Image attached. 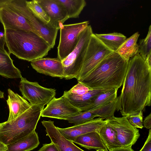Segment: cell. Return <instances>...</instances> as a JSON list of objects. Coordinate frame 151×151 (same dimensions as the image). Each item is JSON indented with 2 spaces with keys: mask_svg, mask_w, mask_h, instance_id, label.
<instances>
[{
  "mask_svg": "<svg viewBox=\"0 0 151 151\" xmlns=\"http://www.w3.org/2000/svg\"><path fill=\"white\" fill-rule=\"evenodd\" d=\"M138 47V53L146 60L148 55L151 53V26L149 27L146 37L140 40Z\"/></svg>",
  "mask_w": 151,
  "mask_h": 151,
  "instance_id": "29",
  "label": "cell"
},
{
  "mask_svg": "<svg viewBox=\"0 0 151 151\" xmlns=\"http://www.w3.org/2000/svg\"><path fill=\"white\" fill-rule=\"evenodd\" d=\"M73 142L88 150L108 151L101 140L99 133L97 132H92L80 135L77 137Z\"/></svg>",
  "mask_w": 151,
  "mask_h": 151,
  "instance_id": "18",
  "label": "cell"
},
{
  "mask_svg": "<svg viewBox=\"0 0 151 151\" xmlns=\"http://www.w3.org/2000/svg\"><path fill=\"white\" fill-rule=\"evenodd\" d=\"M27 7L37 17L45 24H47L50 19L36 0L25 1Z\"/></svg>",
  "mask_w": 151,
  "mask_h": 151,
  "instance_id": "28",
  "label": "cell"
},
{
  "mask_svg": "<svg viewBox=\"0 0 151 151\" xmlns=\"http://www.w3.org/2000/svg\"><path fill=\"white\" fill-rule=\"evenodd\" d=\"M128 60L113 52L78 83L90 89H111L122 85L128 68Z\"/></svg>",
  "mask_w": 151,
  "mask_h": 151,
  "instance_id": "2",
  "label": "cell"
},
{
  "mask_svg": "<svg viewBox=\"0 0 151 151\" xmlns=\"http://www.w3.org/2000/svg\"><path fill=\"white\" fill-rule=\"evenodd\" d=\"M99 133L104 145L109 151L121 147L117 141L116 131L107 123L101 129Z\"/></svg>",
  "mask_w": 151,
  "mask_h": 151,
  "instance_id": "25",
  "label": "cell"
},
{
  "mask_svg": "<svg viewBox=\"0 0 151 151\" xmlns=\"http://www.w3.org/2000/svg\"><path fill=\"white\" fill-rule=\"evenodd\" d=\"M50 19L49 22L59 29L69 18L64 6L57 0H36Z\"/></svg>",
  "mask_w": 151,
  "mask_h": 151,
  "instance_id": "14",
  "label": "cell"
},
{
  "mask_svg": "<svg viewBox=\"0 0 151 151\" xmlns=\"http://www.w3.org/2000/svg\"><path fill=\"white\" fill-rule=\"evenodd\" d=\"M0 75L6 78H20L21 72L13 63L10 54L0 49Z\"/></svg>",
  "mask_w": 151,
  "mask_h": 151,
  "instance_id": "19",
  "label": "cell"
},
{
  "mask_svg": "<svg viewBox=\"0 0 151 151\" xmlns=\"http://www.w3.org/2000/svg\"><path fill=\"white\" fill-rule=\"evenodd\" d=\"M7 149V146L0 140V151H5Z\"/></svg>",
  "mask_w": 151,
  "mask_h": 151,
  "instance_id": "38",
  "label": "cell"
},
{
  "mask_svg": "<svg viewBox=\"0 0 151 151\" xmlns=\"http://www.w3.org/2000/svg\"><path fill=\"white\" fill-rule=\"evenodd\" d=\"M145 60L149 66L151 67V53L148 55Z\"/></svg>",
  "mask_w": 151,
  "mask_h": 151,
  "instance_id": "40",
  "label": "cell"
},
{
  "mask_svg": "<svg viewBox=\"0 0 151 151\" xmlns=\"http://www.w3.org/2000/svg\"><path fill=\"white\" fill-rule=\"evenodd\" d=\"M139 151H151V129H150L147 138L141 149Z\"/></svg>",
  "mask_w": 151,
  "mask_h": 151,
  "instance_id": "34",
  "label": "cell"
},
{
  "mask_svg": "<svg viewBox=\"0 0 151 151\" xmlns=\"http://www.w3.org/2000/svg\"><path fill=\"white\" fill-rule=\"evenodd\" d=\"M143 124L145 127L147 129H150L151 127V113L145 118Z\"/></svg>",
  "mask_w": 151,
  "mask_h": 151,
  "instance_id": "35",
  "label": "cell"
},
{
  "mask_svg": "<svg viewBox=\"0 0 151 151\" xmlns=\"http://www.w3.org/2000/svg\"><path fill=\"white\" fill-rule=\"evenodd\" d=\"M10 0H0V8L8 3Z\"/></svg>",
  "mask_w": 151,
  "mask_h": 151,
  "instance_id": "39",
  "label": "cell"
},
{
  "mask_svg": "<svg viewBox=\"0 0 151 151\" xmlns=\"http://www.w3.org/2000/svg\"><path fill=\"white\" fill-rule=\"evenodd\" d=\"M38 151H59L55 145L52 142L49 144H43Z\"/></svg>",
  "mask_w": 151,
  "mask_h": 151,
  "instance_id": "33",
  "label": "cell"
},
{
  "mask_svg": "<svg viewBox=\"0 0 151 151\" xmlns=\"http://www.w3.org/2000/svg\"><path fill=\"white\" fill-rule=\"evenodd\" d=\"M106 120L99 117L85 123L64 128L57 127L61 134L72 142L78 137L92 132L99 133L101 129L107 124Z\"/></svg>",
  "mask_w": 151,
  "mask_h": 151,
  "instance_id": "13",
  "label": "cell"
},
{
  "mask_svg": "<svg viewBox=\"0 0 151 151\" xmlns=\"http://www.w3.org/2000/svg\"><path fill=\"white\" fill-rule=\"evenodd\" d=\"M139 36V32H137L126 39L116 52L124 59L129 60L138 53L137 42Z\"/></svg>",
  "mask_w": 151,
  "mask_h": 151,
  "instance_id": "22",
  "label": "cell"
},
{
  "mask_svg": "<svg viewBox=\"0 0 151 151\" xmlns=\"http://www.w3.org/2000/svg\"><path fill=\"white\" fill-rule=\"evenodd\" d=\"M113 52L93 33L88 45L77 81L86 76L102 60Z\"/></svg>",
  "mask_w": 151,
  "mask_h": 151,
  "instance_id": "7",
  "label": "cell"
},
{
  "mask_svg": "<svg viewBox=\"0 0 151 151\" xmlns=\"http://www.w3.org/2000/svg\"><path fill=\"white\" fill-rule=\"evenodd\" d=\"M142 112L140 111L138 113L130 115L127 117L130 123L136 128L142 129L143 127Z\"/></svg>",
  "mask_w": 151,
  "mask_h": 151,
  "instance_id": "31",
  "label": "cell"
},
{
  "mask_svg": "<svg viewBox=\"0 0 151 151\" xmlns=\"http://www.w3.org/2000/svg\"><path fill=\"white\" fill-rule=\"evenodd\" d=\"M95 34L105 46L113 52H116L127 39L124 35L117 32Z\"/></svg>",
  "mask_w": 151,
  "mask_h": 151,
  "instance_id": "24",
  "label": "cell"
},
{
  "mask_svg": "<svg viewBox=\"0 0 151 151\" xmlns=\"http://www.w3.org/2000/svg\"><path fill=\"white\" fill-rule=\"evenodd\" d=\"M96 117V116L91 111H84L69 117L66 120L70 123L77 125L85 123Z\"/></svg>",
  "mask_w": 151,
  "mask_h": 151,
  "instance_id": "30",
  "label": "cell"
},
{
  "mask_svg": "<svg viewBox=\"0 0 151 151\" xmlns=\"http://www.w3.org/2000/svg\"><path fill=\"white\" fill-rule=\"evenodd\" d=\"M32 68L37 72L52 77L64 78L62 61L58 58H42L31 62Z\"/></svg>",
  "mask_w": 151,
  "mask_h": 151,
  "instance_id": "15",
  "label": "cell"
},
{
  "mask_svg": "<svg viewBox=\"0 0 151 151\" xmlns=\"http://www.w3.org/2000/svg\"><path fill=\"white\" fill-rule=\"evenodd\" d=\"M1 123H0V126L1 125Z\"/></svg>",
  "mask_w": 151,
  "mask_h": 151,
  "instance_id": "43",
  "label": "cell"
},
{
  "mask_svg": "<svg viewBox=\"0 0 151 151\" xmlns=\"http://www.w3.org/2000/svg\"><path fill=\"white\" fill-rule=\"evenodd\" d=\"M20 78L19 90L23 97L28 100L31 105H45L55 97L56 94L55 89L43 87L37 82L29 81L22 76Z\"/></svg>",
  "mask_w": 151,
  "mask_h": 151,
  "instance_id": "9",
  "label": "cell"
},
{
  "mask_svg": "<svg viewBox=\"0 0 151 151\" xmlns=\"http://www.w3.org/2000/svg\"><path fill=\"white\" fill-rule=\"evenodd\" d=\"M40 142L37 133L34 131L16 141L7 145L5 151H30L38 147Z\"/></svg>",
  "mask_w": 151,
  "mask_h": 151,
  "instance_id": "20",
  "label": "cell"
},
{
  "mask_svg": "<svg viewBox=\"0 0 151 151\" xmlns=\"http://www.w3.org/2000/svg\"><path fill=\"white\" fill-rule=\"evenodd\" d=\"M4 93L3 92L0 91V98H4Z\"/></svg>",
  "mask_w": 151,
  "mask_h": 151,
  "instance_id": "41",
  "label": "cell"
},
{
  "mask_svg": "<svg viewBox=\"0 0 151 151\" xmlns=\"http://www.w3.org/2000/svg\"><path fill=\"white\" fill-rule=\"evenodd\" d=\"M8 99L6 101L9 112L7 121H10L23 113L32 105L23 97L14 93L10 89H8Z\"/></svg>",
  "mask_w": 151,
  "mask_h": 151,
  "instance_id": "17",
  "label": "cell"
},
{
  "mask_svg": "<svg viewBox=\"0 0 151 151\" xmlns=\"http://www.w3.org/2000/svg\"><path fill=\"white\" fill-rule=\"evenodd\" d=\"M47 105L42 112V117L67 120L81 112L70 103L64 94L59 98L54 97Z\"/></svg>",
  "mask_w": 151,
  "mask_h": 151,
  "instance_id": "11",
  "label": "cell"
},
{
  "mask_svg": "<svg viewBox=\"0 0 151 151\" xmlns=\"http://www.w3.org/2000/svg\"><path fill=\"white\" fill-rule=\"evenodd\" d=\"M25 0H10L7 4L15 9L25 19L35 32L44 39L51 48L55 45L59 29L49 23L45 24L36 17L27 7Z\"/></svg>",
  "mask_w": 151,
  "mask_h": 151,
  "instance_id": "6",
  "label": "cell"
},
{
  "mask_svg": "<svg viewBox=\"0 0 151 151\" xmlns=\"http://www.w3.org/2000/svg\"><path fill=\"white\" fill-rule=\"evenodd\" d=\"M106 120L107 123L116 131L121 147H132L139 137V130L130 123L126 117H116L114 115Z\"/></svg>",
  "mask_w": 151,
  "mask_h": 151,
  "instance_id": "10",
  "label": "cell"
},
{
  "mask_svg": "<svg viewBox=\"0 0 151 151\" xmlns=\"http://www.w3.org/2000/svg\"><path fill=\"white\" fill-rule=\"evenodd\" d=\"M109 90L110 89H90L86 93L80 96L71 95L65 91L63 94L73 106L80 110L89 104L99 94Z\"/></svg>",
  "mask_w": 151,
  "mask_h": 151,
  "instance_id": "23",
  "label": "cell"
},
{
  "mask_svg": "<svg viewBox=\"0 0 151 151\" xmlns=\"http://www.w3.org/2000/svg\"><path fill=\"white\" fill-rule=\"evenodd\" d=\"M93 33L91 26L88 25L80 33L76 47L62 60L65 79L76 78L77 80L78 78L88 45Z\"/></svg>",
  "mask_w": 151,
  "mask_h": 151,
  "instance_id": "5",
  "label": "cell"
},
{
  "mask_svg": "<svg viewBox=\"0 0 151 151\" xmlns=\"http://www.w3.org/2000/svg\"><path fill=\"white\" fill-rule=\"evenodd\" d=\"M110 151H134L132 147H120Z\"/></svg>",
  "mask_w": 151,
  "mask_h": 151,
  "instance_id": "36",
  "label": "cell"
},
{
  "mask_svg": "<svg viewBox=\"0 0 151 151\" xmlns=\"http://www.w3.org/2000/svg\"><path fill=\"white\" fill-rule=\"evenodd\" d=\"M0 21L4 29H19L35 32L25 18L7 3L0 8Z\"/></svg>",
  "mask_w": 151,
  "mask_h": 151,
  "instance_id": "12",
  "label": "cell"
},
{
  "mask_svg": "<svg viewBox=\"0 0 151 151\" xmlns=\"http://www.w3.org/2000/svg\"><path fill=\"white\" fill-rule=\"evenodd\" d=\"M120 96V113L127 118L151 105V67L139 53L131 58Z\"/></svg>",
  "mask_w": 151,
  "mask_h": 151,
  "instance_id": "1",
  "label": "cell"
},
{
  "mask_svg": "<svg viewBox=\"0 0 151 151\" xmlns=\"http://www.w3.org/2000/svg\"><path fill=\"white\" fill-rule=\"evenodd\" d=\"M118 89H110L99 94L89 104L81 109V112L95 110L113 101L117 97Z\"/></svg>",
  "mask_w": 151,
  "mask_h": 151,
  "instance_id": "21",
  "label": "cell"
},
{
  "mask_svg": "<svg viewBox=\"0 0 151 151\" xmlns=\"http://www.w3.org/2000/svg\"><path fill=\"white\" fill-rule=\"evenodd\" d=\"M120 96H119L113 101L94 110L91 111L97 117L103 120L107 119L114 115L116 111H119L121 109Z\"/></svg>",
  "mask_w": 151,
  "mask_h": 151,
  "instance_id": "26",
  "label": "cell"
},
{
  "mask_svg": "<svg viewBox=\"0 0 151 151\" xmlns=\"http://www.w3.org/2000/svg\"><path fill=\"white\" fill-rule=\"evenodd\" d=\"M90 89L87 86L80 83L73 86L69 90L65 91L67 93L73 96H80L87 93Z\"/></svg>",
  "mask_w": 151,
  "mask_h": 151,
  "instance_id": "32",
  "label": "cell"
},
{
  "mask_svg": "<svg viewBox=\"0 0 151 151\" xmlns=\"http://www.w3.org/2000/svg\"><path fill=\"white\" fill-rule=\"evenodd\" d=\"M5 42L4 36H2L0 34V49L5 50L4 45Z\"/></svg>",
  "mask_w": 151,
  "mask_h": 151,
  "instance_id": "37",
  "label": "cell"
},
{
  "mask_svg": "<svg viewBox=\"0 0 151 151\" xmlns=\"http://www.w3.org/2000/svg\"><path fill=\"white\" fill-rule=\"evenodd\" d=\"M4 36L9 53L20 59L32 62L42 58L51 49L44 39L32 31L6 29Z\"/></svg>",
  "mask_w": 151,
  "mask_h": 151,
  "instance_id": "3",
  "label": "cell"
},
{
  "mask_svg": "<svg viewBox=\"0 0 151 151\" xmlns=\"http://www.w3.org/2000/svg\"><path fill=\"white\" fill-rule=\"evenodd\" d=\"M44 107L42 104L32 105L16 118L1 123L0 140L7 145L35 131Z\"/></svg>",
  "mask_w": 151,
  "mask_h": 151,
  "instance_id": "4",
  "label": "cell"
},
{
  "mask_svg": "<svg viewBox=\"0 0 151 151\" xmlns=\"http://www.w3.org/2000/svg\"><path fill=\"white\" fill-rule=\"evenodd\" d=\"M96 151H105L103 150H96Z\"/></svg>",
  "mask_w": 151,
  "mask_h": 151,
  "instance_id": "42",
  "label": "cell"
},
{
  "mask_svg": "<svg viewBox=\"0 0 151 151\" xmlns=\"http://www.w3.org/2000/svg\"><path fill=\"white\" fill-rule=\"evenodd\" d=\"M41 123L45 128L47 134L51 142L55 145L59 151H85L63 136L54 125L53 121L43 120Z\"/></svg>",
  "mask_w": 151,
  "mask_h": 151,
  "instance_id": "16",
  "label": "cell"
},
{
  "mask_svg": "<svg viewBox=\"0 0 151 151\" xmlns=\"http://www.w3.org/2000/svg\"><path fill=\"white\" fill-rule=\"evenodd\" d=\"M65 7L68 18H77L86 5L84 0H57Z\"/></svg>",
  "mask_w": 151,
  "mask_h": 151,
  "instance_id": "27",
  "label": "cell"
},
{
  "mask_svg": "<svg viewBox=\"0 0 151 151\" xmlns=\"http://www.w3.org/2000/svg\"><path fill=\"white\" fill-rule=\"evenodd\" d=\"M89 22L63 25L60 28V37L58 47L57 58L61 61L76 47L81 32L88 25Z\"/></svg>",
  "mask_w": 151,
  "mask_h": 151,
  "instance_id": "8",
  "label": "cell"
}]
</instances>
